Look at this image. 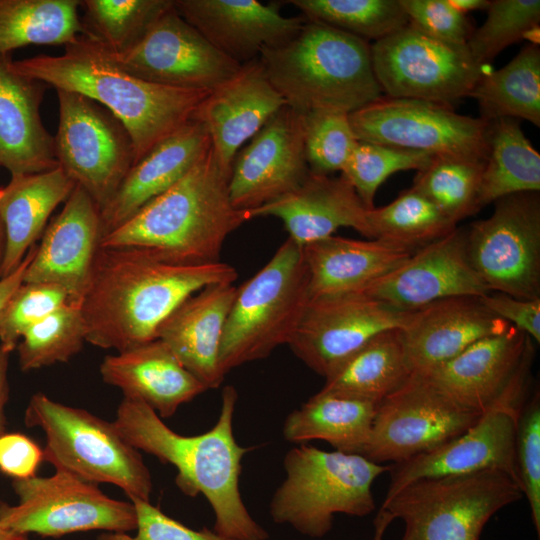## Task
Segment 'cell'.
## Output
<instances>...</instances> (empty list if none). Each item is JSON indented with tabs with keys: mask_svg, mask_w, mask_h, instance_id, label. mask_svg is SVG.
<instances>
[{
	"mask_svg": "<svg viewBox=\"0 0 540 540\" xmlns=\"http://www.w3.org/2000/svg\"><path fill=\"white\" fill-rule=\"evenodd\" d=\"M285 106L255 59L242 64L233 76L211 89L192 120L206 128L214 156L231 173L232 162L242 145Z\"/></svg>",
	"mask_w": 540,
	"mask_h": 540,
	"instance_id": "obj_23",
	"label": "cell"
},
{
	"mask_svg": "<svg viewBox=\"0 0 540 540\" xmlns=\"http://www.w3.org/2000/svg\"><path fill=\"white\" fill-rule=\"evenodd\" d=\"M371 55L376 79L391 98L452 106L483 74L467 45L437 40L410 23L372 44Z\"/></svg>",
	"mask_w": 540,
	"mask_h": 540,
	"instance_id": "obj_15",
	"label": "cell"
},
{
	"mask_svg": "<svg viewBox=\"0 0 540 540\" xmlns=\"http://www.w3.org/2000/svg\"><path fill=\"white\" fill-rule=\"evenodd\" d=\"M24 420L27 427L44 432L43 459L55 471L96 485H115L130 500L150 501V471L140 452L123 439L113 422L42 392L30 398Z\"/></svg>",
	"mask_w": 540,
	"mask_h": 540,
	"instance_id": "obj_8",
	"label": "cell"
},
{
	"mask_svg": "<svg viewBox=\"0 0 540 540\" xmlns=\"http://www.w3.org/2000/svg\"><path fill=\"white\" fill-rule=\"evenodd\" d=\"M456 225L411 187L391 203L367 211L365 236L417 250L447 235Z\"/></svg>",
	"mask_w": 540,
	"mask_h": 540,
	"instance_id": "obj_38",
	"label": "cell"
},
{
	"mask_svg": "<svg viewBox=\"0 0 540 540\" xmlns=\"http://www.w3.org/2000/svg\"><path fill=\"white\" fill-rule=\"evenodd\" d=\"M237 277L236 269L222 261L181 265L140 249L100 246L80 303L86 342L121 352L154 340L184 300Z\"/></svg>",
	"mask_w": 540,
	"mask_h": 540,
	"instance_id": "obj_1",
	"label": "cell"
},
{
	"mask_svg": "<svg viewBox=\"0 0 540 540\" xmlns=\"http://www.w3.org/2000/svg\"><path fill=\"white\" fill-rule=\"evenodd\" d=\"M349 121L358 141L434 157L487 159L489 121L459 114L450 105L382 96L350 113Z\"/></svg>",
	"mask_w": 540,
	"mask_h": 540,
	"instance_id": "obj_14",
	"label": "cell"
},
{
	"mask_svg": "<svg viewBox=\"0 0 540 540\" xmlns=\"http://www.w3.org/2000/svg\"><path fill=\"white\" fill-rule=\"evenodd\" d=\"M533 356L526 359L499 400L466 431L432 450L391 465L385 499L420 479L487 469L501 470L520 485L515 456L516 429L528 391Z\"/></svg>",
	"mask_w": 540,
	"mask_h": 540,
	"instance_id": "obj_11",
	"label": "cell"
},
{
	"mask_svg": "<svg viewBox=\"0 0 540 540\" xmlns=\"http://www.w3.org/2000/svg\"><path fill=\"white\" fill-rule=\"evenodd\" d=\"M401 329H389L371 338L325 378L322 390L380 403L412 375Z\"/></svg>",
	"mask_w": 540,
	"mask_h": 540,
	"instance_id": "obj_34",
	"label": "cell"
},
{
	"mask_svg": "<svg viewBox=\"0 0 540 540\" xmlns=\"http://www.w3.org/2000/svg\"><path fill=\"white\" fill-rule=\"evenodd\" d=\"M43 459V449L22 433L0 435V471L13 480L36 476Z\"/></svg>",
	"mask_w": 540,
	"mask_h": 540,
	"instance_id": "obj_50",
	"label": "cell"
},
{
	"mask_svg": "<svg viewBox=\"0 0 540 540\" xmlns=\"http://www.w3.org/2000/svg\"><path fill=\"white\" fill-rule=\"evenodd\" d=\"M308 301L302 246L288 237L254 276L237 287L222 334V374L288 344Z\"/></svg>",
	"mask_w": 540,
	"mask_h": 540,
	"instance_id": "obj_7",
	"label": "cell"
},
{
	"mask_svg": "<svg viewBox=\"0 0 540 540\" xmlns=\"http://www.w3.org/2000/svg\"><path fill=\"white\" fill-rule=\"evenodd\" d=\"M486 10L485 22L473 30L467 42L471 56L481 66L540 24L539 0H493Z\"/></svg>",
	"mask_w": 540,
	"mask_h": 540,
	"instance_id": "obj_44",
	"label": "cell"
},
{
	"mask_svg": "<svg viewBox=\"0 0 540 540\" xmlns=\"http://www.w3.org/2000/svg\"><path fill=\"white\" fill-rule=\"evenodd\" d=\"M434 156L421 151L357 141L341 172L355 189L367 209L374 208L379 186L392 174L404 170H420Z\"/></svg>",
	"mask_w": 540,
	"mask_h": 540,
	"instance_id": "obj_43",
	"label": "cell"
},
{
	"mask_svg": "<svg viewBox=\"0 0 540 540\" xmlns=\"http://www.w3.org/2000/svg\"><path fill=\"white\" fill-rule=\"evenodd\" d=\"M466 234V229L456 227L417 249L363 293L401 312H413L445 298L488 294L469 262Z\"/></svg>",
	"mask_w": 540,
	"mask_h": 540,
	"instance_id": "obj_20",
	"label": "cell"
},
{
	"mask_svg": "<svg viewBox=\"0 0 540 540\" xmlns=\"http://www.w3.org/2000/svg\"><path fill=\"white\" fill-rule=\"evenodd\" d=\"M95 43L103 56L121 70L168 87L209 91L241 67L185 21L174 5L124 52H109Z\"/></svg>",
	"mask_w": 540,
	"mask_h": 540,
	"instance_id": "obj_17",
	"label": "cell"
},
{
	"mask_svg": "<svg viewBox=\"0 0 540 540\" xmlns=\"http://www.w3.org/2000/svg\"><path fill=\"white\" fill-rule=\"evenodd\" d=\"M237 400L236 389L225 386L215 425L194 436L178 434L149 406L127 398L120 402L113 424L135 449L173 465L182 493L202 494L207 499L215 516V532L233 540H267V531L250 515L241 497V462L249 449L240 446L233 433Z\"/></svg>",
	"mask_w": 540,
	"mask_h": 540,
	"instance_id": "obj_2",
	"label": "cell"
},
{
	"mask_svg": "<svg viewBox=\"0 0 540 540\" xmlns=\"http://www.w3.org/2000/svg\"><path fill=\"white\" fill-rule=\"evenodd\" d=\"M75 182L61 167L29 174H13L0 187V219L6 237L1 278L14 272L42 236L47 222L64 203Z\"/></svg>",
	"mask_w": 540,
	"mask_h": 540,
	"instance_id": "obj_32",
	"label": "cell"
},
{
	"mask_svg": "<svg viewBox=\"0 0 540 540\" xmlns=\"http://www.w3.org/2000/svg\"><path fill=\"white\" fill-rule=\"evenodd\" d=\"M0 540H29L26 535L16 533L0 524Z\"/></svg>",
	"mask_w": 540,
	"mask_h": 540,
	"instance_id": "obj_56",
	"label": "cell"
},
{
	"mask_svg": "<svg viewBox=\"0 0 540 540\" xmlns=\"http://www.w3.org/2000/svg\"><path fill=\"white\" fill-rule=\"evenodd\" d=\"M309 174L301 116L285 106L235 155L231 203L237 210H255L295 191Z\"/></svg>",
	"mask_w": 540,
	"mask_h": 540,
	"instance_id": "obj_19",
	"label": "cell"
},
{
	"mask_svg": "<svg viewBox=\"0 0 540 540\" xmlns=\"http://www.w3.org/2000/svg\"><path fill=\"white\" fill-rule=\"evenodd\" d=\"M210 148L206 128L195 120L156 144L130 168L100 211L102 238L179 181Z\"/></svg>",
	"mask_w": 540,
	"mask_h": 540,
	"instance_id": "obj_26",
	"label": "cell"
},
{
	"mask_svg": "<svg viewBox=\"0 0 540 540\" xmlns=\"http://www.w3.org/2000/svg\"><path fill=\"white\" fill-rule=\"evenodd\" d=\"M485 163L471 158L433 157L417 171L412 188L457 224L480 210L478 198Z\"/></svg>",
	"mask_w": 540,
	"mask_h": 540,
	"instance_id": "obj_40",
	"label": "cell"
},
{
	"mask_svg": "<svg viewBox=\"0 0 540 540\" xmlns=\"http://www.w3.org/2000/svg\"><path fill=\"white\" fill-rule=\"evenodd\" d=\"M258 60L286 106L300 116L314 109L350 114L382 97L371 45L319 22L306 19L293 38L262 49Z\"/></svg>",
	"mask_w": 540,
	"mask_h": 540,
	"instance_id": "obj_5",
	"label": "cell"
},
{
	"mask_svg": "<svg viewBox=\"0 0 540 540\" xmlns=\"http://www.w3.org/2000/svg\"><path fill=\"white\" fill-rule=\"evenodd\" d=\"M174 0H81L87 38L120 53L134 46Z\"/></svg>",
	"mask_w": 540,
	"mask_h": 540,
	"instance_id": "obj_39",
	"label": "cell"
},
{
	"mask_svg": "<svg viewBox=\"0 0 540 540\" xmlns=\"http://www.w3.org/2000/svg\"><path fill=\"white\" fill-rule=\"evenodd\" d=\"M8 66L18 74L56 90L78 92L105 107L127 129L135 163L192 120L210 91L168 87L132 76L108 61L98 45L85 36L66 45L59 56L10 59Z\"/></svg>",
	"mask_w": 540,
	"mask_h": 540,
	"instance_id": "obj_4",
	"label": "cell"
},
{
	"mask_svg": "<svg viewBox=\"0 0 540 540\" xmlns=\"http://www.w3.org/2000/svg\"><path fill=\"white\" fill-rule=\"evenodd\" d=\"M130 501L137 514L136 534L104 532L97 540H233L206 527L191 529L163 513L150 501Z\"/></svg>",
	"mask_w": 540,
	"mask_h": 540,
	"instance_id": "obj_49",
	"label": "cell"
},
{
	"mask_svg": "<svg viewBox=\"0 0 540 540\" xmlns=\"http://www.w3.org/2000/svg\"><path fill=\"white\" fill-rule=\"evenodd\" d=\"M230 172L210 150L173 186L101 239L181 265L219 262L226 238L252 219L233 207Z\"/></svg>",
	"mask_w": 540,
	"mask_h": 540,
	"instance_id": "obj_3",
	"label": "cell"
},
{
	"mask_svg": "<svg viewBox=\"0 0 540 540\" xmlns=\"http://www.w3.org/2000/svg\"><path fill=\"white\" fill-rule=\"evenodd\" d=\"M367 209L344 176L310 174L295 191L249 211L251 218H279L289 238L300 246L329 236L341 227L366 235Z\"/></svg>",
	"mask_w": 540,
	"mask_h": 540,
	"instance_id": "obj_29",
	"label": "cell"
},
{
	"mask_svg": "<svg viewBox=\"0 0 540 540\" xmlns=\"http://www.w3.org/2000/svg\"><path fill=\"white\" fill-rule=\"evenodd\" d=\"M36 246L35 244L29 249L22 263L14 272L0 279V318L9 298L23 282L26 268L34 257Z\"/></svg>",
	"mask_w": 540,
	"mask_h": 540,
	"instance_id": "obj_52",
	"label": "cell"
},
{
	"mask_svg": "<svg viewBox=\"0 0 540 540\" xmlns=\"http://www.w3.org/2000/svg\"><path fill=\"white\" fill-rule=\"evenodd\" d=\"M466 229L469 262L490 292L540 299V195L511 194Z\"/></svg>",
	"mask_w": 540,
	"mask_h": 540,
	"instance_id": "obj_13",
	"label": "cell"
},
{
	"mask_svg": "<svg viewBox=\"0 0 540 540\" xmlns=\"http://www.w3.org/2000/svg\"><path fill=\"white\" fill-rule=\"evenodd\" d=\"M56 92L59 122L53 137L58 166L101 211L135 163L132 139L121 121L102 105L78 92Z\"/></svg>",
	"mask_w": 540,
	"mask_h": 540,
	"instance_id": "obj_12",
	"label": "cell"
},
{
	"mask_svg": "<svg viewBox=\"0 0 540 540\" xmlns=\"http://www.w3.org/2000/svg\"><path fill=\"white\" fill-rule=\"evenodd\" d=\"M102 239L100 208L76 185L47 225L23 282L62 287L70 302L81 303Z\"/></svg>",
	"mask_w": 540,
	"mask_h": 540,
	"instance_id": "obj_21",
	"label": "cell"
},
{
	"mask_svg": "<svg viewBox=\"0 0 540 540\" xmlns=\"http://www.w3.org/2000/svg\"><path fill=\"white\" fill-rule=\"evenodd\" d=\"M81 0H0V56L29 45H69L87 31Z\"/></svg>",
	"mask_w": 540,
	"mask_h": 540,
	"instance_id": "obj_36",
	"label": "cell"
},
{
	"mask_svg": "<svg viewBox=\"0 0 540 540\" xmlns=\"http://www.w3.org/2000/svg\"><path fill=\"white\" fill-rule=\"evenodd\" d=\"M449 3L459 12L466 15L474 10H486L490 4L489 0H448Z\"/></svg>",
	"mask_w": 540,
	"mask_h": 540,
	"instance_id": "obj_55",
	"label": "cell"
},
{
	"mask_svg": "<svg viewBox=\"0 0 540 540\" xmlns=\"http://www.w3.org/2000/svg\"><path fill=\"white\" fill-rule=\"evenodd\" d=\"M307 20L367 41H378L409 23L399 0H290Z\"/></svg>",
	"mask_w": 540,
	"mask_h": 540,
	"instance_id": "obj_41",
	"label": "cell"
},
{
	"mask_svg": "<svg viewBox=\"0 0 540 540\" xmlns=\"http://www.w3.org/2000/svg\"><path fill=\"white\" fill-rule=\"evenodd\" d=\"M540 191V154L513 118L489 121L488 155L478 207L516 193Z\"/></svg>",
	"mask_w": 540,
	"mask_h": 540,
	"instance_id": "obj_35",
	"label": "cell"
},
{
	"mask_svg": "<svg viewBox=\"0 0 540 540\" xmlns=\"http://www.w3.org/2000/svg\"><path fill=\"white\" fill-rule=\"evenodd\" d=\"M411 314L363 292L309 299L288 345L307 367L327 378L375 335L402 329Z\"/></svg>",
	"mask_w": 540,
	"mask_h": 540,
	"instance_id": "obj_18",
	"label": "cell"
},
{
	"mask_svg": "<svg viewBox=\"0 0 540 540\" xmlns=\"http://www.w3.org/2000/svg\"><path fill=\"white\" fill-rule=\"evenodd\" d=\"M479 298L495 316L540 342V299H520L499 292H489Z\"/></svg>",
	"mask_w": 540,
	"mask_h": 540,
	"instance_id": "obj_51",
	"label": "cell"
},
{
	"mask_svg": "<svg viewBox=\"0 0 540 540\" xmlns=\"http://www.w3.org/2000/svg\"><path fill=\"white\" fill-rule=\"evenodd\" d=\"M68 302L67 292L58 285L22 282L1 315L0 346L11 353L30 327Z\"/></svg>",
	"mask_w": 540,
	"mask_h": 540,
	"instance_id": "obj_46",
	"label": "cell"
},
{
	"mask_svg": "<svg viewBox=\"0 0 540 540\" xmlns=\"http://www.w3.org/2000/svg\"><path fill=\"white\" fill-rule=\"evenodd\" d=\"M515 456L523 496L528 500L534 527L540 536V396L537 390L518 416Z\"/></svg>",
	"mask_w": 540,
	"mask_h": 540,
	"instance_id": "obj_47",
	"label": "cell"
},
{
	"mask_svg": "<svg viewBox=\"0 0 540 540\" xmlns=\"http://www.w3.org/2000/svg\"><path fill=\"white\" fill-rule=\"evenodd\" d=\"M86 342L80 303L68 302L30 327L16 347L22 371L68 362Z\"/></svg>",
	"mask_w": 540,
	"mask_h": 540,
	"instance_id": "obj_42",
	"label": "cell"
},
{
	"mask_svg": "<svg viewBox=\"0 0 540 540\" xmlns=\"http://www.w3.org/2000/svg\"><path fill=\"white\" fill-rule=\"evenodd\" d=\"M522 497L510 475L487 469L414 481L381 508L404 522L401 540H480L490 518Z\"/></svg>",
	"mask_w": 540,
	"mask_h": 540,
	"instance_id": "obj_9",
	"label": "cell"
},
{
	"mask_svg": "<svg viewBox=\"0 0 540 540\" xmlns=\"http://www.w3.org/2000/svg\"><path fill=\"white\" fill-rule=\"evenodd\" d=\"M532 354L531 338L510 325L420 375L455 404L482 414L499 400Z\"/></svg>",
	"mask_w": 540,
	"mask_h": 540,
	"instance_id": "obj_22",
	"label": "cell"
},
{
	"mask_svg": "<svg viewBox=\"0 0 540 540\" xmlns=\"http://www.w3.org/2000/svg\"><path fill=\"white\" fill-rule=\"evenodd\" d=\"M469 97L481 118L524 119L540 126V46L530 43L504 67L482 74Z\"/></svg>",
	"mask_w": 540,
	"mask_h": 540,
	"instance_id": "obj_37",
	"label": "cell"
},
{
	"mask_svg": "<svg viewBox=\"0 0 540 540\" xmlns=\"http://www.w3.org/2000/svg\"><path fill=\"white\" fill-rule=\"evenodd\" d=\"M309 299L362 293L416 250L377 239L339 236L302 246Z\"/></svg>",
	"mask_w": 540,
	"mask_h": 540,
	"instance_id": "obj_31",
	"label": "cell"
},
{
	"mask_svg": "<svg viewBox=\"0 0 540 540\" xmlns=\"http://www.w3.org/2000/svg\"><path fill=\"white\" fill-rule=\"evenodd\" d=\"M286 477L274 492L269 513L275 523L321 538L335 514L363 517L375 508L374 481L390 466L359 454L300 444L284 456Z\"/></svg>",
	"mask_w": 540,
	"mask_h": 540,
	"instance_id": "obj_6",
	"label": "cell"
},
{
	"mask_svg": "<svg viewBox=\"0 0 540 540\" xmlns=\"http://www.w3.org/2000/svg\"><path fill=\"white\" fill-rule=\"evenodd\" d=\"M179 15L217 50L239 64L253 61L264 48L293 38L305 17H285L279 3L257 0H174Z\"/></svg>",
	"mask_w": 540,
	"mask_h": 540,
	"instance_id": "obj_24",
	"label": "cell"
},
{
	"mask_svg": "<svg viewBox=\"0 0 540 540\" xmlns=\"http://www.w3.org/2000/svg\"><path fill=\"white\" fill-rule=\"evenodd\" d=\"M12 487L18 502H0V524L19 534L61 537L93 530L128 533L137 528L131 501L111 498L96 484L62 471L13 480Z\"/></svg>",
	"mask_w": 540,
	"mask_h": 540,
	"instance_id": "obj_10",
	"label": "cell"
},
{
	"mask_svg": "<svg viewBox=\"0 0 540 540\" xmlns=\"http://www.w3.org/2000/svg\"><path fill=\"white\" fill-rule=\"evenodd\" d=\"M480 416L455 404L424 376L413 373L378 404L362 456L379 464L400 463L457 437Z\"/></svg>",
	"mask_w": 540,
	"mask_h": 540,
	"instance_id": "obj_16",
	"label": "cell"
},
{
	"mask_svg": "<svg viewBox=\"0 0 540 540\" xmlns=\"http://www.w3.org/2000/svg\"><path fill=\"white\" fill-rule=\"evenodd\" d=\"M233 283L209 285L184 300L160 325L161 340L206 389L223 380L219 354L225 322L236 294Z\"/></svg>",
	"mask_w": 540,
	"mask_h": 540,
	"instance_id": "obj_27",
	"label": "cell"
},
{
	"mask_svg": "<svg viewBox=\"0 0 540 540\" xmlns=\"http://www.w3.org/2000/svg\"><path fill=\"white\" fill-rule=\"evenodd\" d=\"M393 520V517L386 510L380 508L374 520V535L372 540H383L386 529Z\"/></svg>",
	"mask_w": 540,
	"mask_h": 540,
	"instance_id": "obj_54",
	"label": "cell"
},
{
	"mask_svg": "<svg viewBox=\"0 0 540 540\" xmlns=\"http://www.w3.org/2000/svg\"><path fill=\"white\" fill-rule=\"evenodd\" d=\"M10 353L0 346V435L5 433V407L9 398L8 364Z\"/></svg>",
	"mask_w": 540,
	"mask_h": 540,
	"instance_id": "obj_53",
	"label": "cell"
},
{
	"mask_svg": "<svg viewBox=\"0 0 540 540\" xmlns=\"http://www.w3.org/2000/svg\"><path fill=\"white\" fill-rule=\"evenodd\" d=\"M10 59L0 56V165L11 175L54 169V137L40 115L49 86L12 71Z\"/></svg>",
	"mask_w": 540,
	"mask_h": 540,
	"instance_id": "obj_30",
	"label": "cell"
},
{
	"mask_svg": "<svg viewBox=\"0 0 540 540\" xmlns=\"http://www.w3.org/2000/svg\"><path fill=\"white\" fill-rule=\"evenodd\" d=\"M6 246V237L3 223L0 219V279H1V268L3 264L4 254Z\"/></svg>",
	"mask_w": 540,
	"mask_h": 540,
	"instance_id": "obj_57",
	"label": "cell"
},
{
	"mask_svg": "<svg viewBox=\"0 0 540 540\" xmlns=\"http://www.w3.org/2000/svg\"><path fill=\"white\" fill-rule=\"evenodd\" d=\"M377 402L320 390L285 419L286 441L322 440L337 451L362 455L370 439Z\"/></svg>",
	"mask_w": 540,
	"mask_h": 540,
	"instance_id": "obj_33",
	"label": "cell"
},
{
	"mask_svg": "<svg viewBox=\"0 0 540 540\" xmlns=\"http://www.w3.org/2000/svg\"><path fill=\"white\" fill-rule=\"evenodd\" d=\"M510 325L491 313L479 297H451L413 311L401 335L412 373L424 374Z\"/></svg>",
	"mask_w": 540,
	"mask_h": 540,
	"instance_id": "obj_25",
	"label": "cell"
},
{
	"mask_svg": "<svg viewBox=\"0 0 540 540\" xmlns=\"http://www.w3.org/2000/svg\"><path fill=\"white\" fill-rule=\"evenodd\" d=\"M409 23L437 40L467 45L473 32L467 16L448 0H399Z\"/></svg>",
	"mask_w": 540,
	"mask_h": 540,
	"instance_id": "obj_48",
	"label": "cell"
},
{
	"mask_svg": "<svg viewBox=\"0 0 540 540\" xmlns=\"http://www.w3.org/2000/svg\"><path fill=\"white\" fill-rule=\"evenodd\" d=\"M306 160L312 173L341 171L357 143L349 114L314 109L301 115Z\"/></svg>",
	"mask_w": 540,
	"mask_h": 540,
	"instance_id": "obj_45",
	"label": "cell"
},
{
	"mask_svg": "<svg viewBox=\"0 0 540 540\" xmlns=\"http://www.w3.org/2000/svg\"><path fill=\"white\" fill-rule=\"evenodd\" d=\"M99 370L102 380L120 389L123 398L146 404L161 418L173 416L207 390L159 339L106 355Z\"/></svg>",
	"mask_w": 540,
	"mask_h": 540,
	"instance_id": "obj_28",
	"label": "cell"
}]
</instances>
